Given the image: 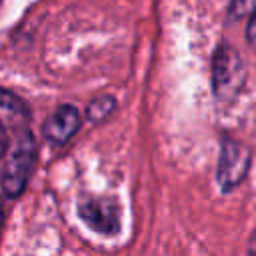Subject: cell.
I'll list each match as a JSON object with an SVG mask.
<instances>
[{
    "instance_id": "6da1fadb",
    "label": "cell",
    "mask_w": 256,
    "mask_h": 256,
    "mask_svg": "<svg viewBox=\"0 0 256 256\" xmlns=\"http://www.w3.org/2000/svg\"><path fill=\"white\" fill-rule=\"evenodd\" d=\"M244 80H246V72L238 52L228 44H220L218 50L214 52V62H212L214 96L222 102L234 100L242 90Z\"/></svg>"
},
{
    "instance_id": "7a4b0ae2",
    "label": "cell",
    "mask_w": 256,
    "mask_h": 256,
    "mask_svg": "<svg viewBox=\"0 0 256 256\" xmlns=\"http://www.w3.org/2000/svg\"><path fill=\"white\" fill-rule=\"evenodd\" d=\"M36 162V144L32 132H24L14 140L12 150L8 152V162L2 174V188L8 196H18L32 174Z\"/></svg>"
},
{
    "instance_id": "3957f363",
    "label": "cell",
    "mask_w": 256,
    "mask_h": 256,
    "mask_svg": "<svg viewBox=\"0 0 256 256\" xmlns=\"http://www.w3.org/2000/svg\"><path fill=\"white\" fill-rule=\"evenodd\" d=\"M78 214L98 234L114 236L120 232V206L112 198L88 196L80 200Z\"/></svg>"
},
{
    "instance_id": "277c9868",
    "label": "cell",
    "mask_w": 256,
    "mask_h": 256,
    "mask_svg": "<svg viewBox=\"0 0 256 256\" xmlns=\"http://www.w3.org/2000/svg\"><path fill=\"white\" fill-rule=\"evenodd\" d=\"M248 168H250V150L244 144L232 138H226L222 142L218 170H216V178L222 190L236 188L246 178Z\"/></svg>"
},
{
    "instance_id": "5b68a950",
    "label": "cell",
    "mask_w": 256,
    "mask_h": 256,
    "mask_svg": "<svg viewBox=\"0 0 256 256\" xmlns=\"http://www.w3.org/2000/svg\"><path fill=\"white\" fill-rule=\"evenodd\" d=\"M30 130V112L26 104L12 92L0 88V134L4 138L14 136Z\"/></svg>"
},
{
    "instance_id": "8992f818",
    "label": "cell",
    "mask_w": 256,
    "mask_h": 256,
    "mask_svg": "<svg viewBox=\"0 0 256 256\" xmlns=\"http://www.w3.org/2000/svg\"><path fill=\"white\" fill-rule=\"evenodd\" d=\"M80 128V114L74 106H60L44 124V136L50 144H66Z\"/></svg>"
},
{
    "instance_id": "52a82bcc",
    "label": "cell",
    "mask_w": 256,
    "mask_h": 256,
    "mask_svg": "<svg viewBox=\"0 0 256 256\" xmlns=\"http://www.w3.org/2000/svg\"><path fill=\"white\" fill-rule=\"evenodd\" d=\"M114 108H116V102H114V98H110V96H100V98H96V100H92L90 104H88V118L92 120V122H102L104 118H108L112 112H114Z\"/></svg>"
},
{
    "instance_id": "ba28073f",
    "label": "cell",
    "mask_w": 256,
    "mask_h": 256,
    "mask_svg": "<svg viewBox=\"0 0 256 256\" xmlns=\"http://www.w3.org/2000/svg\"><path fill=\"white\" fill-rule=\"evenodd\" d=\"M254 10H256V0H232L230 4V14L234 18L250 16Z\"/></svg>"
},
{
    "instance_id": "9c48e42d",
    "label": "cell",
    "mask_w": 256,
    "mask_h": 256,
    "mask_svg": "<svg viewBox=\"0 0 256 256\" xmlns=\"http://www.w3.org/2000/svg\"><path fill=\"white\" fill-rule=\"evenodd\" d=\"M246 36H248V40L256 46V10L250 14V22H248V28H246Z\"/></svg>"
},
{
    "instance_id": "30bf717a",
    "label": "cell",
    "mask_w": 256,
    "mask_h": 256,
    "mask_svg": "<svg viewBox=\"0 0 256 256\" xmlns=\"http://www.w3.org/2000/svg\"><path fill=\"white\" fill-rule=\"evenodd\" d=\"M248 256H256V236L250 240V244H248Z\"/></svg>"
},
{
    "instance_id": "8fae6325",
    "label": "cell",
    "mask_w": 256,
    "mask_h": 256,
    "mask_svg": "<svg viewBox=\"0 0 256 256\" xmlns=\"http://www.w3.org/2000/svg\"><path fill=\"white\" fill-rule=\"evenodd\" d=\"M2 224H4V206L0 202V230H2Z\"/></svg>"
},
{
    "instance_id": "7c38bea8",
    "label": "cell",
    "mask_w": 256,
    "mask_h": 256,
    "mask_svg": "<svg viewBox=\"0 0 256 256\" xmlns=\"http://www.w3.org/2000/svg\"><path fill=\"white\" fill-rule=\"evenodd\" d=\"M0 2H2V0H0Z\"/></svg>"
}]
</instances>
